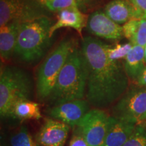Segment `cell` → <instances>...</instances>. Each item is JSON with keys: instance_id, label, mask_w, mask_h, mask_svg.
I'll return each instance as SVG.
<instances>
[{"instance_id": "6da1fadb", "label": "cell", "mask_w": 146, "mask_h": 146, "mask_svg": "<svg viewBox=\"0 0 146 146\" xmlns=\"http://www.w3.org/2000/svg\"><path fill=\"white\" fill-rule=\"evenodd\" d=\"M104 42L91 36L82 38L81 50L87 66L86 100L94 108L106 109L127 91L129 78L124 65L108 57Z\"/></svg>"}, {"instance_id": "7a4b0ae2", "label": "cell", "mask_w": 146, "mask_h": 146, "mask_svg": "<svg viewBox=\"0 0 146 146\" xmlns=\"http://www.w3.org/2000/svg\"><path fill=\"white\" fill-rule=\"evenodd\" d=\"M87 66L81 48L75 47L69 55L58 75L49 104L56 106L86 97Z\"/></svg>"}, {"instance_id": "3957f363", "label": "cell", "mask_w": 146, "mask_h": 146, "mask_svg": "<svg viewBox=\"0 0 146 146\" xmlns=\"http://www.w3.org/2000/svg\"><path fill=\"white\" fill-rule=\"evenodd\" d=\"M53 25L47 16L22 23L14 54L25 62L38 61L50 45V31Z\"/></svg>"}, {"instance_id": "277c9868", "label": "cell", "mask_w": 146, "mask_h": 146, "mask_svg": "<svg viewBox=\"0 0 146 146\" xmlns=\"http://www.w3.org/2000/svg\"><path fill=\"white\" fill-rule=\"evenodd\" d=\"M33 85L31 75L16 66L1 68L0 74L1 117H11L13 108L18 102L32 99Z\"/></svg>"}, {"instance_id": "5b68a950", "label": "cell", "mask_w": 146, "mask_h": 146, "mask_svg": "<svg viewBox=\"0 0 146 146\" xmlns=\"http://www.w3.org/2000/svg\"><path fill=\"white\" fill-rule=\"evenodd\" d=\"M75 47L76 43L73 39L63 40L39 66L36 74V91L40 102L49 98L60 71Z\"/></svg>"}, {"instance_id": "8992f818", "label": "cell", "mask_w": 146, "mask_h": 146, "mask_svg": "<svg viewBox=\"0 0 146 146\" xmlns=\"http://www.w3.org/2000/svg\"><path fill=\"white\" fill-rule=\"evenodd\" d=\"M146 112V87L135 85L128 89L112 108V116L137 124Z\"/></svg>"}, {"instance_id": "52a82bcc", "label": "cell", "mask_w": 146, "mask_h": 146, "mask_svg": "<svg viewBox=\"0 0 146 146\" xmlns=\"http://www.w3.org/2000/svg\"><path fill=\"white\" fill-rule=\"evenodd\" d=\"M36 0H0V27L12 22L23 23L46 16Z\"/></svg>"}, {"instance_id": "ba28073f", "label": "cell", "mask_w": 146, "mask_h": 146, "mask_svg": "<svg viewBox=\"0 0 146 146\" xmlns=\"http://www.w3.org/2000/svg\"><path fill=\"white\" fill-rule=\"evenodd\" d=\"M110 116L104 110H90L77 127L89 146H104Z\"/></svg>"}, {"instance_id": "9c48e42d", "label": "cell", "mask_w": 146, "mask_h": 146, "mask_svg": "<svg viewBox=\"0 0 146 146\" xmlns=\"http://www.w3.org/2000/svg\"><path fill=\"white\" fill-rule=\"evenodd\" d=\"M90 106L87 100H75L52 106L47 108L46 112L52 118L74 129L90 110Z\"/></svg>"}, {"instance_id": "30bf717a", "label": "cell", "mask_w": 146, "mask_h": 146, "mask_svg": "<svg viewBox=\"0 0 146 146\" xmlns=\"http://www.w3.org/2000/svg\"><path fill=\"white\" fill-rule=\"evenodd\" d=\"M87 29L89 33L112 41L124 37L123 27L113 21L104 11H96L89 16Z\"/></svg>"}, {"instance_id": "8fae6325", "label": "cell", "mask_w": 146, "mask_h": 146, "mask_svg": "<svg viewBox=\"0 0 146 146\" xmlns=\"http://www.w3.org/2000/svg\"><path fill=\"white\" fill-rule=\"evenodd\" d=\"M70 129V126L62 122L47 118L36 133L35 139L41 146H64Z\"/></svg>"}, {"instance_id": "7c38bea8", "label": "cell", "mask_w": 146, "mask_h": 146, "mask_svg": "<svg viewBox=\"0 0 146 146\" xmlns=\"http://www.w3.org/2000/svg\"><path fill=\"white\" fill-rule=\"evenodd\" d=\"M137 124L110 116L104 146H123Z\"/></svg>"}, {"instance_id": "4fadbf2b", "label": "cell", "mask_w": 146, "mask_h": 146, "mask_svg": "<svg viewBox=\"0 0 146 146\" xmlns=\"http://www.w3.org/2000/svg\"><path fill=\"white\" fill-rule=\"evenodd\" d=\"M57 18V22L50 29V38L56 31L62 28H72L82 36V31L84 27H87L89 16L83 14L79 8L72 7L60 11L58 12Z\"/></svg>"}, {"instance_id": "5bb4252c", "label": "cell", "mask_w": 146, "mask_h": 146, "mask_svg": "<svg viewBox=\"0 0 146 146\" xmlns=\"http://www.w3.org/2000/svg\"><path fill=\"white\" fill-rule=\"evenodd\" d=\"M104 12L120 25L132 19H142L139 12L128 0H112L107 3Z\"/></svg>"}, {"instance_id": "9a60e30c", "label": "cell", "mask_w": 146, "mask_h": 146, "mask_svg": "<svg viewBox=\"0 0 146 146\" xmlns=\"http://www.w3.org/2000/svg\"><path fill=\"white\" fill-rule=\"evenodd\" d=\"M145 66V48L139 45H133L124 62V68L129 79L135 83Z\"/></svg>"}, {"instance_id": "2e32d148", "label": "cell", "mask_w": 146, "mask_h": 146, "mask_svg": "<svg viewBox=\"0 0 146 146\" xmlns=\"http://www.w3.org/2000/svg\"><path fill=\"white\" fill-rule=\"evenodd\" d=\"M21 23L12 22L0 29V54L1 58L9 60L14 54Z\"/></svg>"}, {"instance_id": "e0dca14e", "label": "cell", "mask_w": 146, "mask_h": 146, "mask_svg": "<svg viewBox=\"0 0 146 146\" xmlns=\"http://www.w3.org/2000/svg\"><path fill=\"white\" fill-rule=\"evenodd\" d=\"M11 117L23 120L29 119L39 120L41 118L42 115L39 106L37 103L31 100H26L18 102L14 106Z\"/></svg>"}, {"instance_id": "ac0fdd59", "label": "cell", "mask_w": 146, "mask_h": 146, "mask_svg": "<svg viewBox=\"0 0 146 146\" xmlns=\"http://www.w3.org/2000/svg\"><path fill=\"white\" fill-rule=\"evenodd\" d=\"M10 146H41L33 137L28 129L22 126L10 136Z\"/></svg>"}, {"instance_id": "d6986e66", "label": "cell", "mask_w": 146, "mask_h": 146, "mask_svg": "<svg viewBox=\"0 0 146 146\" xmlns=\"http://www.w3.org/2000/svg\"><path fill=\"white\" fill-rule=\"evenodd\" d=\"M133 45L131 43L125 44H116L114 46L106 45V51L108 57L113 61H120V60H125L126 56L129 54Z\"/></svg>"}, {"instance_id": "ffe728a7", "label": "cell", "mask_w": 146, "mask_h": 146, "mask_svg": "<svg viewBox=\"0 0 146 146\" xmlns=\"http://www.w3.org/2000/svg\"><path fill=\"white\" fill-rule=\"evenodd\" d=\"M85 0H50L45 3L44 6L53 12H59L64 9L72 8H79Z\"/></svg>"}, {"instance_id": "44dd1931", "label": "cell", "mask_w": 146, "mask_h": 146, "mask_svg": "<svg viewBox=\"0 0 146 146\" xmlns=\"http://www.w3.org/2000/svg\"><path fill=\"white\" fill-rule=\"evenodd\" d=\"M123 146H146V126L138 123L130 137Z\"/></svg>"}, {"instance_id": "7402d4cb", "label": "cell", "mask_w": 146, "mask_h": 146, "mask_svg": "<svg viewBox=\"0 0 146 146\" xmlns=\"http://www.w3.org/2000/svg\"><path fill=\"white\" fill-rule=\"evenodd\" d=\"M133 45H139L145 47L146 46V19H140L137 29L135 35L130 41Z\"/></svg>"}, {"instance_id": "603a6c76", "label": "cell", "mask_w": 146, "mask_h": 146, "mask_svg": "<svg viewBox=\"0 0 146 146\" xmlns=\"http://www.w3.org/2000/svg\"><path fill=\"white\" fill-rule=\"evenodd\" d=\"M74 129V134L72 135L68 146H89L78 128L75 127Z\"/></svg>"}, {"instance_id": "cb8c5ba5", "label": "cell", "mask_w": 146, "mask_h": 146, "mask_svg": "<svg viewBox=\"0 0 146 146\" xmlns=\"http://www.w3.org/2000/svg\"><path fill=\"white\" fill-rule=\"evenodd\" d=\"M141 14L142 18L146 19V0H128Z\"/></svg>"}, {"instance_id": "d4e9b609", "label": "cell", "mask_w": 146, "mask_h": 146, "mask_svg": "<svg viewBox=\"0 0 146 146\" xmlns=\"http://www.w3.org/2000/svg\"><path fill=\"white\" fill-rule=\"evenodd\" d=\"M135 84L138 85V86L146 87V66L144 68L143 72H142L141 75L139 77L138 80Z\"/></svg>"}, {"instance_id": "484cf974", "label": "cell", "mask_w": 146, "mask_h": 146, "mask_svg": "<svg viewBox=\"0 0 146 146\" xmlns=\"http://www.w3.org/2000/svg\"><path fill=\"white\" fill-rule=\"evenodd\" d=\"M36 1H39V2L40 3H41V4L42 5H44L45 3H46L47 1H50V0H36Z\"/></svg>"}, {"instance_id": "4316f807", "label": "cell", "mask_w": 146, "mask_h": 146, "mask_svg": "<svg viewBox=\"0 0 146 146\" xmlns=\"http://www.w3.org/2000/svg\"><path fill=\"white\" fill-rule=\"evenodd\" d=\"M143 122H146V112L145 113V114H144L143 116H142V118H141V122H140V123H143Z\"/></svg>"}, {"instance_id": "83f0119b", "label": "cell", "mask_w": 146, "mask_h": 146, "mask_svg": "<svg viewBox=\"0 0 146 146\" xmlns=\"http://www.w3.org/2000/svg\"><path fill=\"white\" fill-rule=\"evenodd\" d=\"M145 48V62H146V46L144 47Z\"/></svg>"}]
</instances>
